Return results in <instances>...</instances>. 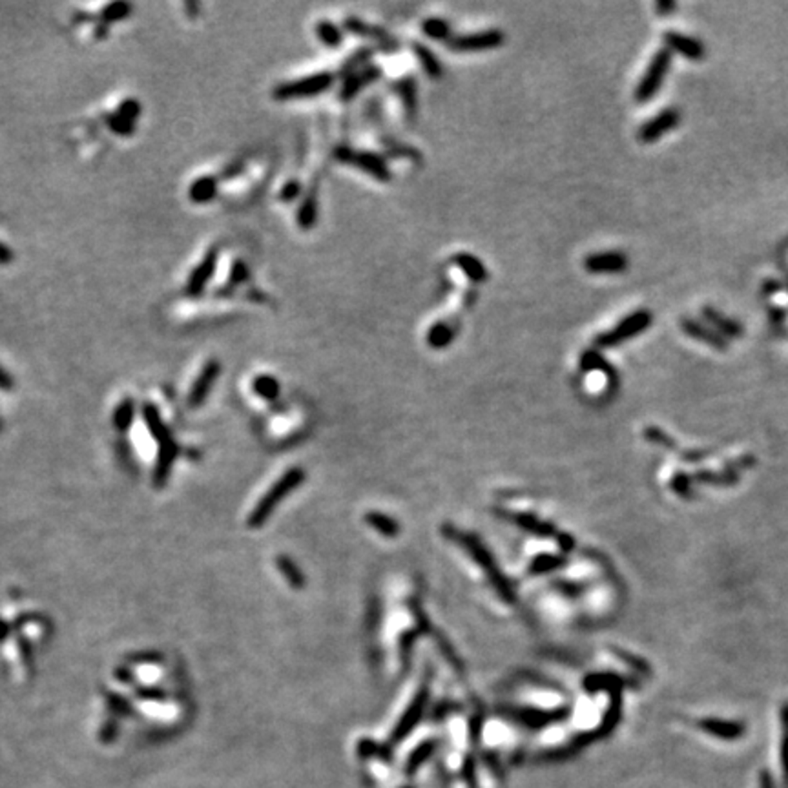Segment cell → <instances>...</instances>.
<instances>
[{
	"instance_id": "6da1fadb",
	"label": "cell",
	"mask_w": 788,
	"mask_h": 788,
	"mask_svg": "<svg viewBox=\"0 0 788 788\" xmlns=\"http://www.w3.org/2000/svg\"><path fill=\"white\" fill-rule=\"evenodd\" d=\"M303 478H305V473H303L299 467L287 471V473L283 475V477L279 478V480H277L269 491H267V494H265L263 499L257 502V506L254 507L252 515L248 516V526H250V528H260V526H263L265 522H267V518L272 515V511L276 509L277 504L282 502L290 491H294L296 487L301 484Z\"/></svg>"
},
{
	"instance_id": "7a4b0ae2",
	"label": "cell",
	"mask_w": 788,
	"mask_h": 788,
	"mask_svg": "<svg viewBox=\"0 0 788 788\" xmlns=\"http://www.w3.org/2000/svg\"><path fill=\"white\" fill-rule=\"evenodd\" d=\"M652 321H653L652 312L646 311V309L631 312V314L624 316V318H622L614 328H609V331H606V333L596 334L595 345L599 347V349H609V347L621 345V343L631 340V338H635L637 334L644 333V331L652 325Z\"/></svg>"
},
{
	"instance_id": "3957f363",
	"label": "cell",
	"mask_w": 788,
	"mask_h": 788,
	"mask_svg": "<svg viewBox=\"0 0 788 788\" xmlns=\"http://www.w3.org/2000/svg\"><path fill=\"white\" fill-rule=\"evenodd\" d=\"M334 157L343 165H350L356 167L358 170L365 172L372 177V179L379 181V183H389L392 179L391 168H389L387 161L382 155L374 154V152H367V150H356L353 146H338L334 150Z\"/></svg>"
},
{
	"instance_id": "277c9868",
	"label": "cell",
	"mask_w": 788,
	"mask_h": 788,
	"mask_svg": "<svg viewBox=\"0 0 788 788\" xmlns=\"http://www.w3.org/2000/svg\"><path fill=\"white\" fill-rule=\"evenodd\" d=\"M334 84V75L331 72H320L309 77L296 79V81L283 82V84L276 86L272 91V97L279 103L285 101H294V99H305V97H314L320 95L323 91H327L331 86Z\"/></svg>"
},
{
	"instance_id": "5b68a950",
	"label": "cell",
	"mask_w": 788,
	"mask_h": 788,
	"mask_svg": "<svg viewBox=\"0 0 788 788\" xmlns=\"http://www.w3.org/2000/svg\"><path fill=\"white\" fill-rule=\"evenodd\" d=\"M670 66H672V52L662 48V50H659L652 57L646 72L640 77L637 88H635V101L637 103H648L650 99H653L659 94L660 86H662L666 75H668Z\"/></svg>"
},
{
	"instance_id": "8992f818",
	"label": "cell",
	"mask_w": 788,
	"mask_h": 788,
	"mask_svg": "<svg viewBox=\"0 0 788 788\" xmlns=\"http://www.w3.org/2000/svg\"><path fill=\"white\" fill-rule=\"evenodd\" d=\"M451 537H455L456 540L460 542L462 545H464L465 550L469 551V553L473 555V558L477 560L478 564H480L484 570L487 571V575H489L491 582H493V586L496 589H499L500 595L506 599V601L511 602L513 601V592H511V586L507 584V580L504 579V575L499 571V566L494 564V560L491 558L489 551L484 548V545L480 544V542L477 540L475 537H471V535H464V533H458L453 529L451 531Z\"/></svg>"
},
{
	"instance_id": "52a82bcc",
	"label": "cell",
	"mask_w": 788,
	"mask_h": 788,
	"mask_svg": "<svg viewBox=\"0 0 788 788\" xmlns=\"http://www.w3.org/2000/svg\"><path fill=\"white\" fill-rule=\"evenodd\" d=\"M504 33L500 30H486L477 31L469 35H456L448 40V48L453 52L473 53V52H487L494 50L504 44Z\"/></svg>"
},
{
	"instance_id": "ba28073f",
	"label": "cell",
	"mask_w": 788,
	"mask_h": 788,
	"mask_svg": "<svg viewBox=\"0 0 788 788\" xmlns=\"http://www.w3.org/2000/svg\"><path fill=\"white\" fill-rule=\"evenodd\" d=\"M218 261H219V250L218 247H212L209 252H206L205 256H203V260L197 263L196 269L190 272L187 287H184L187 296H190V298H199V296L205 292L206 285H209L213 272H216Z\"/></svg>"
},
{
	"instance_id": "9c48e42d",
	"label": "cell",
	"mask_w": 788,
	"mask_h": 788,
	"mask_svg": "<svg viewBox=\"0 0 788 788\" xmlns=\"http://www.w3.org/2000/svg\"><path fill=\"white\" fill-rule=\"evenodd\" d=\"M681 123V113L675 108H666V110L659 111L657 116H653L652 119L646 121L639 128V141L643 143H655L659 141L660 137H665L666 133L672 132L673 128H677Z\"/></svg>"
},
{
	"instance_id": "30bf717a",
	"label": "cell",
	"mask_w": 788,
	"mask_h": 788,
	"mask_svg": "<svg viewBox=\"0 0 788 788\" xmlns=\"http://www.w3.org/2000/svg\"><path fill=\"white\" fill-rule=\"evenodd\" d=\"M219 374H221V362H218V360H209V362L203 365L201 372L197 374L196 382H194V385L190 387V392H188V405H190L192 409H197L199 405L205 404Z\"/></svg>"
},
{
	"instance_id": "8fae6325",
	"label": "cell",
	"mask_w": 788,
	"mask_h": 788,
	"mask_svg": "<svg viewBox=\"0 0 788 788\" xmlns=\"http://www.w3.org/2000/svg\"><path fill=\"white\" fill-rule=\"evenodd\" d=\"M584 269L589 274H621L628 269V257L622 252H596L584 260Z\"/></svg>"
},
{
	"instance_id": "7c38bea8",
	"label": "cell",
	"mask_w": 788,
	"mask_h": 788,
	"mask_svg": "<svg viewBox=\"0 0 788 788\" xmlns=\"http://www.w3.org/2000/svg\"><path fill=\"white\" fill-rule=\"evenodd\" d=\"M343 28H345L349 33L356 35V37H362V39L378 40L379 46L384 48V50H389V52H392V50H396L398 48L396 40L392 39L391 35H389L384 28L372 26V24H369V22L362 21V18L358 17H347L345 21H343Z\"/></svg>"
},
{
	"instance_id": "4fadbf2b",
	"label": "cell",
	"mask_w": 788,
	"mask_h": 788,
	"mask_svg": "<svg viewBox=\"0 0 788 788\" xmlns=\"http://www.w3.org/2000/svg\"><path fill=\"white\" fill-rule=\"evenodd\" d=\"M681 328L686 336H690L692 340L701 341V343L711 347V349L724 350L726 347H728V340L721 336L719 333H716L714 328L708 327V325L703 323V321H697L694 320V318H682Z\"/></svg>"
},
{
	"instance_id": "5bb4252c",
	"label": "cell",
	"mask_w": 788,
	"mask_h": 788,
	"mask_svg": "<svg viewBox=\"0 0 788 788\" xmlns=\"http://www.w3.org/2000/svg\"><path fill=\"white\" fill-rule=\"evenodd\" d=\"M662 40H665L666 50H668V52H675L690 60H703L704 57L703 43L694 39V37H690V35L679 33V31H666V33L662 35Z\"/></svg>"
},
{
	"instance_id": "9a60e30c",
	"label": "cell",
	"mask_w": 788,
	"mask_h": 788,
	"mask_svg": "<svg viewBox=\"0 0 788 788\" xmlns=\"http://www.w3.org/2000/svg\"><path fill=\"white\" fill-rule=\"evenodd\" d=\"M159 443L157 451V460H155L154 467V486L162 487L167 484L168 477H170L172 465H174L175 458H177V443H175L174 436L168 435L167 438H162Z\"/></svg>"
},
{
	"instance_id": "2e32d148",
	"label": "cell",
	"mask_w": 788,
	"mask_h": 788,
	"mask_svg": "<svg viewBox=\"0 0 788 788\" xmlns=\"http://www.w3.org/2000/svg\"><path fill=\"white\" fill-rule=\"evenodd\" d=\"M427 697H429L427 688H422V690L418 692V695L413 699L411 706L405 710L404 717H401L400 723H398L396 728H394V732H392V741L394 743L401 741V739H405V737L413 732V728L416 726L420 717L423 716V708H426L427 704Z\"/></svg>"
},
{
	"instance_id": "e0dca14e",
	"label": "cell",
	"mask_w": 788,
	"mask_h": 788,
	"mask_svg": "<svg viewBox=\"0 0 788 788\" xmlns=\"http://www.w3.org/2000/svg\"><path fill=\"white\" fill-rule=\"evenodd\" d=\"M701 314H703L704 321L710 323L711 327H714V331L719 333L723 338H726V340H728V338L730 340H737V338H741L743 333H745L739 321L732 320V318H728V316L723 314V312L717 311V309L711 307V305L703 307Z\"/></svg>"
},
{
	"instance_id": "ac0fdd59",
	"label": "cell",
	"mask_w": 788,
	"mask_h": 788,
	"mask_svg": "<svg viewBox=\"0 0 788 788\" xmlns=\"http://www.w3.org/2000/svg\"><path fill=\"white\" fill-rule=\"evenodd\" d=\"M379 77H382V68H378V66H367V68L360 70V72L349 73V75H345V81H343V88H341L340 91V97L343 99V101H350L354 95L362 90V88H365V86L371 84V82L378 81Z\"/></svg>"
},
{
	"instance_id": "d6986e66",
	"label": "cell",
	"mask_w": 788,
	"mask_h": 788,
	"mask_svg": "<svg viewBox=\"0 0 788 788\" xmlns=\"http://www.w3.org/2000/svg\"><path fill=\"white\" fill-rule=\"evenodd\" d=\"M453 263L473 283H486L489 279V272H487L486 265L482 263L477 256L469 254V252H458V254H455L453 256Z\"/></svg>"
},
{
	"instance_id": "ffe728a7",
	"label": "cell",
	"mask_w": 788,
	"mask_h": 788,
	"mask_svg": "<svg viewBox=\"0 0 788 788\" xmlns=\"http://www.w3.org/2000/svg\"><path fill=\"white\" fill-rule=\"evenodd\" d=\"M218 187H219V181L218 177H213V175H203V177H197V179L190 184V188H188V199L192 201V203H196V205H205V203H210L212 199H216V196H218Z\"/></svg>"
},
{
	"instance_id": "44dd1931",
	"label": "cell",
	"mask_w": 788,
	"mask_h": 788,
	"mask_svg": "<svg viewBox=\"0 0 788 788\" xmlns=\"http://www.w3.org/2000/svg\"><path fill=\"white\" fill-rule=\"evenodd\" d=\"M580 367H582L584 371L602 372V374H606L608 382L617 384V371L614 369V365H609L608 360H606L599 350L595 349L584 350L582 356H580Z\"/></svg>"
},
{
	"instance_id": "7402d4cb",
	"label": "cell",
	"mask_w": 788,
	"mask_h": 788,
	"mask_svg": "<svg viewBox=\"0 0 788 788\" xmlns=\"http://www.w3.org/2000/svg\"><path fill=\"white\" fill-rule=\"evenodd\" d=\"M413 52H414V55H416L420 66L423 68V72L427 73V77L433 79V81H438V79H442L443 66H442V62L438 60V57L433 53V50H431V48H427L426 44H422V43H413Z\"/></svg>"
},
{
	"instance_id": "603a6c76",
	"label": "cell",
	"mask_w": 788,
	"mask_h": 788,
	"mask_svg": "<svg viewBox=\"0 0 788 788\" xmlns=\"http://www.w3.org/2000/svg\"><path fill=\"white\" fill-rule=\"evenodd\" d=\"M699 726L704 732L711 733V736L721 737V739H737L743 736V724L733 723V721H721V719H703L699 723Z\"/></svg>"
},
{
	"instance_id": "cb8c5ba5",
	"label": "cell",
	"mask_w": 788,
	"mask_h": 788,
	"mask_svg": "<svg viewBox=\"0 0 788 788\" xmlns=\"http://www.w3.org/2000/svg\"><path fill=\"white\" fill-rule=\"evenodd\" d=\"M141 413H143V418H145L146 427H148V431L155 438V442H161L162 438H167V436L170 435L168 427L165 426V422H162V416L161 413H159L157 405L152 404V401H145L141 407Z\"/></svg>"
},
{
	"instance_id": "d4e9b609",
	"label": "cell",
	"mask_w": 788,
	"mask_h": 788,
	"mask_svg": "<svg viewBox=\"0 0 788 788\" xmlns=\"http://www.w3.org/2000/svg\"><path fill=\"white\" fill-rule=\"evenodd\" d=\"M394 91L398 94V97L401 99L404 110L407 113V117L413 119L416 116L418 108V90H416V81L413 77H405L401 81H398L394 84Z\"/></svg>"
},
{
	"instance_id": "484cf974",
	"label": "cell",
	"mask_w": 788,
	"mask_h": 788,
	"mask_svg": "<svg viewBox=\"0 0 788 788\" xmlns=\"http://www.w3.org/2000/svg\"><path fill=\"white\" fill-rule=\"evenodd\" d=\"M455 340V327L449 321H436L427 331V345L433 349H445Z\"/></svg>"
},
{
	"instance_id": "4316f807",
	"label": "cell",
	"mask_w": 788,
	"mask_h": 788,
	"mask_svg": "<svg viewBox=\"0 0 788 788\" xmlns=\"http://www.w3.org/2000/svg\"><path fill=\"white\" fill-rule=\"evenodd\" d=\"M133 418H135V400H133V398H124V400L117 405L116 411H113L111 423H113V427H116L117 431L124 433V431H128L130 427H132Z\"/></svg>"
},
{
	"instance_id": "83f0119b",
	"label": "cell",
	"mask_w": 788,
	"mask_h": 788,
	"mask_svg": "<svg viewBox=\"0 0 788 788\" xmlns=\"http://www.w3.org/2000/svg\"><path fill=\"white\" fill-rule=\"evenodd\" d=\"M316 37L327 48H340V44L343 43V31L327 18L316 22Z\"/></svg>"
},
{
	"instance_id": "f1b7e54d",
	"label": "cell",
	"mask_w": 788,
	"mask_h": 788,
	"mask_svg": "<svg viewBox=\"0 0 788 788\" xmlns=\"http://www.w3.org/2000/svg\"><path fill=\"white\" fill-rule=\"evenodd\" d=\"M316 221H318V197H316V192L312 190V192L305 197L303 205L299 206L298 225L299 228H303V231H311L312 226L316 225Z\"/></svg>"
},
{
	"instance_id": "f546056e",
	"label": "cell",
	"mask_w": 788,
	"mask_h": 788,
	"mask_svg": "<svg viewBox=\"0 0 788 788\" xmlns=\"http://www.w3.org/2000/svg\"><path fill=\"white\" fill-rule=\"evenodd\" d=\"M252 389L256 392L257 396L265 398V400H276L279 396V384L277 379L270 374H260L254 378L252 382Z\"/></svg>"
},
{
	"instance_id": "4dcf8cb0",
	"label": "cell",
	"mask_w": 788,
	"mask_h": 788,
	"mask_svg": "<svg viewBox=\"0 0 788 788\" xmlns=\"http://www.w3.org/2000/svg\"><path fill=\"white\" fill-rule=\"evenodd\" d=\"M365 520L372 529L382 533L384 537H396L398 531H400L396 520H392L391 516L384 515V513H369L365 516Z\"/></svg>"
},
{
	"instance_id": "1f68e13d",
	"label": "cell",
	"mask_w": 788,
	"mask_h": 788,
	"mask_svg": "<svg viewBox=\"0 0 788 788\" xmlns=\"http://www.w3.org/2000/svg\"><path fill=\"white\" fill-rule=\"evenodd\" d=\"M133 11V6L130 4V2H111V4L104 6L103 11H101V22L103 24H111V22H119V21H124V18H128L130 13Z\"/></svg>"
},
{
	"instance_id": "d6a6232c",
	"label": "cell",
	"mask_w": 788,
	"mask_h": 788,
	"mask_svg": "<svg viewBox=\"0 0 788 788\" xmlns=\"http://www.w3.org/2000/svg\"><path fill=\"white\" fill-rule=\"evenodd\" d=\"M422 31L426 37H429L431 40H449V33H451V26L448 21L438 17L426 18L422 22Z\"/></svg>"
},
{
	"instance_id": "836d02e7",
	"label": "cell",
	"mask_w": 788,
	"mask_h": 788,
	"mask_svg": "<svg viewBox=\"0 0 788 788\" xmlns=\"http://www.w3.org/2000/svg\"><path fill=\"white\" fill-rule=\"evenodd\" d=\"M433 752H435V743H433V741L422 743L420 746H416V748L413 750V754L409 755V759H407V765H405V774L413 775L414 772L422 767L423 762H426L427 759L433 755Z\"/></svg>"
},
{
	"instance_id": "e575fe53",
	"label": "cell",
	"mask_w": 788,
	"mask_h": 788,
	"mask_svg": "<svg viewBox=\"0 0 788 788\" xmlns=\"http://www.w3.org/2000/svg\"><path fill=\"white\" fill-rule=\"evenodd\" d=\"M276 564H277V567H279V571H282V575L285 577L287 582H289L292 588H296V589L303 588L305 579H303L301 571L298 570V566H296V564L292 562L289 557H277Z\"/></svg>"
},
{
	"instance_id": "d590c367",
	"label": "cell",
	"mask_w": 788,
	"mask_h": 788,
	"mask_svg": "<svg viewBox=\"0 0 788 788\" xmlns=\"http://www.w3.org/2000/svg\"><path fill=\"white\" fill-rule=\"evenodd\" d=\"M516 522H518L520 528L528 529L529 533H535V535H540V537L553 535V528H551L550 524H544V522H540V520L535 518V516L531 515L516 516Z\"/></svg>"
},
{
	"instance_id": "8d00e7d4",
	"label": "cell",
	"mask_w": 788,
	"mask_h": 788,
	"mask_svg": "<svg viewBox=\"0 0 788 788\" xmlns=\"http://www.w3.org/2000/svg\"><path fill=\"white\" fill-rule=\"evenodd\" d=\"M106 121H108V126H110L111 132L117 133V135L128 137V135H132L133 130H135V123H130L128 119H124L123 116H119L117 111L110 113Z\"/></svg>"
},
{
	"instance_id": "74e56055",
	"label": "cell",
	"mask_w": 788,
	"mask_h": 788,
	"mask_svg": "<svg viewBox=\"0 0 788 788\" xmlns=\"http://www.w3.org/2000/svg\"><path fill=\"white\" fill-rule=\"evenodd\" d=\"M248 277H250V269H248V265L241 260H235L234 265H232L231 277H228V289L243 285V283L248 282Z\"/></svg>"
},
{
	"instance_id": "f35d334b",
	"label": "cell",
	"mask_w": 788,
	"mask_h": 788,
	"mask_svg": "<svg viewBox=\"0 0 788 788\" xmlns=\"http://www.w3.org/2000/svg\"><path fill=\"white\" fill-rule=\"evenodd\" d=\"M116 111L119 113V116H123L124 119H128L130 123H137V119H139V116H141L143 108H141V103H139L137 99L128 97L124 99Z\"/></svg>"
},
{
	"instance_id": "ab89813d",
	"label": "cell",
	"mask_w": 788,
	"mask_h": 788,
	"mask_svg": "<svg viewBox=\"0 0 788 788\" xmlns=\"http://www.w3.org/2000/svg\"><path fill=\"white\" fill-rule=\"evenodd\" d=\"M117 736H119V721L117 719H108L106 723L101 726V732H99V739H101V743H111L116 741Z\"/></svg>"
},
{
	"instance_id": "60d3db41",
	"label": "cell",
	"mask_w": 788,
	"mask_h": 788,
	"mask_svg": "<svg viewBox=\"0 0 788 788\" xmlns=\"http://www.w3.org/2000/svg\"><path fill=\"white\" fill-rule=\"evenodd\" d=\"M560 562H562V560H560V558H557V557H553V555H542V557H538L537 560L533 562L531 571H533V573L550 571V570H553V567H557Z\"/></svg>"
},
{
	"instance_id": "b9f144b4",
	"label": "cell",
	"mask_w": 788,
	"mask_h": 788,
	"mask_svg": "<svg viewBox=\"0 0 788 788\" xmlns=\"http://www.w3.org/2000/svg\"><path fill=\"white\" fill-rule=\"evenodd\" d=\"M108 699H110V701H108V704H110V708L113 710V714H117V716L126 717L133 711L132 708H130L128 701H126L124 697H121V695H108Z\"/></svg>"
},
{
	"instance_id": "7bdbcfd3",
	"label": "cell",
	"mask_w": 788,
	"mask_h": 788,
	"mask_svg": "<svg viewBox=\"0 0 788 788\" xmlns=\"http://www.w3.org/2000/svg\"><path fill=\"white\" fill-rule=\"evenodd\" d=\"M646 438L653 443H659V445H662V448H675V442H673L670 436H666L662 431L657 429V427H648Z\"/></svg>"
},
{
	"instance_id": "ee69618b",
	"label": "cell",
	"mask_w": 788,
	"mask_h": 788,
	"mask_svg": "<svg viewBox=\"0 0 788 788\" xmlns=\"http://www.w3.org/2000/svg\"><path fill=\"white\" fill-rule=\"evenodd\" d=\"M369 57H371V50H362V52H358L354 57H350V59L347 60L345 68H343V73H345V75L353 73L354 68H358V66L365 65Z\"/></svg>"
},
{
	"instance_id": "f6af8a7d",
	"label": "cell",
	"mask_w": 788,
	"mask_h": 788,
	"mask_svg": "<svg viewBox=\"0 0 788 788\" xmlns=\"http://www.w3.org/2000/svg\"><path fill=\"white\" fill-rule=\"evenodd\" d=\"M672 487L675 493H679L681 496H690V482H688V477H684V475H677V477L673 478L672 482Z\"/></svg>"
},
{
	"instance_id": "bcb514c9",
	"label": "cell",
	"mask_w": 788,
	"mask_h": 788,
	"mask_svg": "<svg viewBox=\"0 0 788 788\" xmlns=\"http://www.w3.org/2000/svg\"><path fill=\"white\" fill-rule=\"evenodd\" d=\"M783 765L788 781V706L783 708Z\"/></svg>"
},
{
	"instance_id": "7dc6e473",
	"label": "cell",
	"mask_w": 788,
	"mask_h": 788,
	"mask_svg": "<svg viewBox=\"0 0 788 788\" xmlns=\"http://www.w3.org/2000/svg\"><path fill=\"white\" fill-rule=\"evenodd\" d=\"M299 192H301V187H299L298 181H289V183L283 187L279 199H282V201H294L296 197L299 196Z\"/></svg>"
},
{
	"instance_id": "c3c4849f",
	"label": "cell",
	"mask_w": 788,
	"mask_h": 788,
	"mask_svg": "<svg viewBox=\"0 0 788 788\" xmlns=\"http://www.w3.org/2000/svg\"><path fill=\"white\" fill-rule=\"evenodd\" d=\"M15 389V378L6 371L4 367L0 365V391H13Z\"/></svg>"
},
{
	"instance_id": "681fc988",
	"label": "cell",
	"mask_w": 788,
	"mask_h": 788,
	"mask_svg": "<svg viewBox=\"0 0 788 788\" xmlns=\"http://www.w3.org/2000/svg\"><path fill=\"white\" fill-rule=\"evenodd\" d=\"M137 695H139L141 699H146V701H161V699H165V692L150 690V688H139V690H137Z\"/></svg>"
},
{
	"instance_id": "f907efd6",
	"label": "cell",
	"mask_w": 788,
	"mask_h": 788,
	"mask_svg": "<svg viewBox=\"0 0 788 788\" xmlns=\"http://www.w3.org/2000/svg\"><path fill=\"white\" fill-rule=\"evenodd\" d=\"M655 9L659 15H668L677 9V2H672V0H659V2L655 4Z\"/></svg>"
},
{
	"instance_id": "816d5d0a",
	"label": "cell",
	"mask_w": 788,
	"mask_h": 788,
	"mask_svg": "<svg viewBox=\"0 0 788 788\" xmlns=\"http://www.w3.org/2000/svg\"><path fill=\"white\" fill-rule=\"evenodd\" d=\"M13 257H15V254L9 250L8 245L0 241V265H9L11 261H13Z\"/></svg>"
},
{
	"instance_id": "f5cc1de1",
	"label": "cell",
	"mask_w": 788,
	"mask_h": 788,
	"mask_svg": "<svg viewBox=\"0 0 788 788\" xmlns=\"http://www.w3.org/2000/svg\"><path fill=\"white\" fill-rule=\"evenodd\" d=\"M781 290V283L779 282H774V279H770V282H767L765 285H762V292L768 296L772 294H777Z\"/></svg>"
},
{
	"instance_id": "db71d44e",
	"label": "cell",
	"mask_w": 788,
	"mask_h": 788,
	"mask_svg": "<svg viewBox=\"0 0 788 788\" xmlns=\"http://www.w3.org/2000/svg\"><path fill=\"white\" fill-rule=\"evenodd\" d=\"M770 316L775 323H783L784 318H787V311H783V309H772Z\"/></svg>"
},
{
	"instance_id": "11a10c76",
	"label": "cell",
	"mask_w": 788,
	"mask_h": 788,
	"mask_svg": "<svg viewBox=\"0 0 788 788\" xmlns=\"http://www.w3.org/2000/svg\"><path fill=\"white\" fill-rule=\"evenodd\" d=\"M560 540H558V544H560V548H562L564 551H570L571 548H573V538L567 537V535H560Z\"/></svg>"
},
{
	"instance_id": "9f6ffc18",
	"label": "cell",
	"mask_w": 788,
	"mask_h": 788,
	"mask_svg": "<svg viewBox=\"0 0 788 788\" xmlns=\"http://www.w3.org/2000/svg\"><path fill=\"white\" fill-rule=\"evenodd\" d=\"M106 35H108L106 24H97V28H95V37H97V39H103V37H106Z\"/></svg>"
},
{
	"instance_id": "6f0895ef",
	"label": "cell",
	"mask_w": 788,
	"mask_h": 788,
	"mask_svg": "<svg viewBox=\"0 0 788 788\" xmlns=\"http://www.w3.org/2000/svg\"><path fill=\"white\" fill-rule=\"evenodd\" d=\"M8 633H9V626H8V622L0 621V640H4V639H6V637H8Z\"/></svg>"
},
{
	"instance_id": "680465c9",
	"label": "cell",
	"mask_w": 788,
	"mask_h": 788,
	"mask_svg": "<svg viewBox=\"0 0 788 788\" xmlns=\"http://www.w3.org/2000/svg\"><path fill=\"white\" fill-rule=\"evenodd\" d=\"M762 787H765V788H772L770 779H768V775H762Z\"/></svg>"
},
{
	"instance_id": "91938a15",
	"label": "cell",
	"mask_w": 788,
	"mask_h": 788,
	"mask_svg": "<svg viewBox=\"0 0 788 788\" xmlns=\"http://www.w3.org/2000/svg\"><path fill=\"white\" fill-rule=\"evenodd\" d=\"M4 431V420H2V416H0V433Z\"/></svg>"
},
{
	"instance_id": "94428289",
	"label": "cell",
	"mask_w": 788,
	"mask_h": 788,
	"mask_svg": "<svg viewBox=\"0 0 788 788\" xmlns=\"http://www.w3.org/2000/svg\"><path fill=\"white\" fill-rule=\"evenodd\" d=\"M401 788H414V787H401Z\"/></svg>"
}]
</instances>
